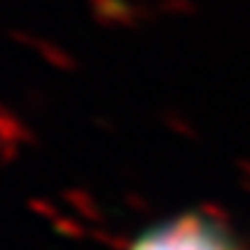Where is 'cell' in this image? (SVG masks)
<instances>
[{"label":"cell","instance_id":"6da1fadb","mask_svg":"<svg viewBox=\"0 0 250 250\" xmlns=\"http://www.w3.org/2000/svg\"><path fill=\"white\" fill-rule=\"evenodd\" d=\"M130 250H240L234 237L216 218L184 213L146 229Z\"/></svg>","mask_w":250,"mask_h":250}]
</instances>
